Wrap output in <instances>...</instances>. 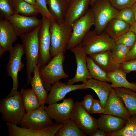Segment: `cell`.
I'll return each mask as SVG.
<instances>
[{"mask_svg": "<svg viewBox=\"0 0 136 136\" xmlns=\"http://www.w3.org/2000/svg\"><path fill=\"white\" fill-rule=\"evenodd\" d=\"M111 4L117 10L131 8L136 2V0H109Z\"/></svg>", "mask_w": 136, "mask_h": 136, "instance_id": "38", "label": "cell"}, {"mask_svg": "<svg viewBox=\"0 0 136 136\" xmlns=\"http://www.w3.org/2000/svg\"><path fill=\"white\" fill-rule=\"evenodd\" d=\"M39 32V56L38 65L40 67L46 65L52 57L50 52L51 36L50 27L51 21L42 17Z\"/></svg>", "mask_w": 136, "mask_h": 136, "instance_id": "10", "label": "cell"}, {"mask_svg": "<svg viewBox=\"0 0 136 136\" xmlns=\"http://www.w3.org/2000/svg\"><path fill=\"white\" fill-rule=\"evenodd\" d=\"M126 74L120 68L107 73V76L111 83L112 88L124 87L136 92V83L128 82L126 79Z\"/></svg>", "mask_w": 136, "mask_h": 136, "instance_id": "23", "label": "cell"}, {"mask_svg": "<svg viewBox=\"0 0 136 136\" xmlns=\"http://www.w3.org/2000/svg\"><path fill=\"white\" fill-rule=\"evenodd\" d=\"M64 54L63 52L58 53L53 57L46 65L40 67L39 75L47 92L49 91L51 85L69 77L63 69Z\"/></svg>", "mask_w": 136, "mask_h": 136, "instance_id": "2", "label": "cell"}, {"mask_svg": "<svg viewBox=\"0 0 136 136\" xmlns=\"http://www.w3.org/2000/svg\"><path fill=\"white\" fill-rule=\"evenodd\" d=\"M20 91L14 96L2 98L0 102L2 118L6 123L20 125L26 113Z\"/></svg>", "mask_w": 136, "mask_h": 136, "instance_id": "3", "label": "cell"}, {"mask_svg": "<svg viewBox=\"0 0 136 136\" xmlns=\"http://www.w3.org/2000/svg\"><path fill=\"white\" fill-rule=\"evenodd\" d=\"M129 30L133 32L136 36V21L130 26Z\"/></svg>", "mask_w": 136, "mask_h": 136, "instance_id": "44", "label": "cell"}, {"mask_svg": "<svg viewBox=\"0 0 136 136\" xmlns=\"http://www.w3.org/2000/svg\"><path fill=\"white\" fill-rule=\"evenodd\" d=\"M48 10L55 20L61 23L64 20L69 4L65 0H46Z\"/></svg>", "mask_w": 136, "mask_h": 136, "instance_id": "26", "label": "cell"}, {"mask_svg": "<svg viewBox=\"0 0 136 136\" xmlns=\"http://www.w3.org/2000/svg\"><path fill=\"white\" fill-rule=\"evenodd\" d=\"M105 108L102 106L100 100L94 99L90 113L91 114L102 113L104 114Z\"/></svg>", "mask_w": 136, "mask_h": 136, "instance_id": "41", "label": "cell"}, {"mask_svg": "<svg viewBox=\"0 0 136 136\" xmlns=\"http://www.w3.org/2000/svg\"><path fill=\"white\" fill-rule=\"evenodd\" d=\"M74 54L77 64L75 74L72 78L66 83L72 85L77 82H82L85 83L88 79L91 78L87 65V55L82 47L80 45L70 50Z\"/></svg>", "mask_w": 136, "mask_h": 136, "instance_id": "13", "label": "cell"}, {"mask_svg": "<svg viewBox=\"0 0 136 136\" xmlns=\"http://www.w3.org/2000/svg\"><path fill=\"white\" fill-rule=\"evenodd\" d=\"M86 88L93 90L99 97L102 107L105 108L106 101L112 88L107 82L92 78L88 79L84 83Z\"/></svg>", "mask_w": 136, "mask_h": 136, "instance_id": "22", "label": "cell"}, {"mask_svg": "<svg viewBox=\"0 0 136 136\" xmlns=\"http://www.w3.org/2000/svg\"><path fill=\"white\" fill-rule=\"evenodd\" d=\"M85 84L69 85L59 81L52 85L47 97L46 103L49 105L57 103L64 99L71 91L78 89H87Z\"/></svg>", "mask_w": 136, "mask_h": 136, "instance_id": "18", "label": "cell"}, {"mask_svg": "<svg viewBox=\"0 0 136 136\" xmlns=\"http://www.w3.org/2000/svg\"><path fill=\"white\" fill-rule=\"evenodd\" d=\"M18 36L11 23L8 21H0V56L12 47Z\"/></svg>", "mask_w": 136, "mask_h": 136, "instance_id": "19", "label": "cell"}, {"mask_svg": "<svg viewBox=\"0 0 136 136\" xmlns=\"http://www.w3.org/2000/svg\"><path fill=\"white\" fill-rule=\"evenodd\" d=\"M131 8L133 12L135 21H136V2Z\"/></svg>", "mask_w": 136, "mask_h": 136, "instance_id": "45", "label": "cell"}, {"mask_svg": "<svg viewBox=\"0 0 136 136\" xmlns=\"http://www.w3.org/2000/svg\"><path fill=\"white\" fill-rule=\"evenodd\" d=\"M15 13L28 16H36L40 13L37 7L24 0H9Z\"/></svg>", "mask_w": 136, "mask_h": 136, "instance_id": "28", "label": "cell"}, {"mask_svg": "<svg viewBox=\"0 0 136 136\" xmlns=\"http://www.w3.org/2000/svg\"><path fill=\"white\" fill-rule=\"evenodd\" d=\"M89 113L77 101L75 103L71 119L86 135L92 136L98 129L97 119Z\"/></svg>", "mask_w": 136, "mask_h": 136, "instance_id": "9", "label": "cell"}, {"mask_svg": "<svg viewBox=\"0 0 136 136\" xmlns=\"http://www.w3.org/2000/svg\"><path fill=\"white\" fill-rule=\"evenodd\" d=\"M40 66L35 67L33 75L30 82L31 89L37 96L40 105L46 103L48 94L43 85L39 74Z\"/></svg>", "mask_w": 136, "mask_h": 136, "instance_id": "24", "label": "cell"}, {"mask_svg": "<svg viewBox=\"0 0 136 136\" xmlns=\"http://www.w3.org/2000/svg\"><path fill=\"white\" fill-rule=\"evenodd\" d=\"M91 0H72L69 4L64 21L69 28L74 23L87 13L89 9Z\"/></svg>", "mask_w": 136, "mask_h": 136, "instance_id": "17", "label": "cell"}, {"mask_svg": "<svg viewBox=\"0 0 136 136\" xmlns=\"http://www.w3.org/2000/svg\"><path fill=\"white\" fill-rule=\"evenodd\" d=\"M120 68L127 74L136 71V58L125 61L120 64Z\"/></svg>", "mask_w": 136, "mask_h": 136, "instance_id": "39", "label": "cell"}, {"mask_svg": "<svg viewBox=\"0 0 136 136\" xmlns=\"http://www.w3.org/2000/svg\"><path fill=\"white\" fill-rule=\"evenodd\" d=\"M6 125L9 136H54L63 124L53 122L47 127L40 130L24 128L7 123Z\"/></svg>", "mask_w": 136, "mask_h": 136, "instance_id": "14", "label": "cell"}, {"mask_svg": "<svg viewBox=\"0 0 136 136\" xmlns=\"http://www.w3.org/2000/svg\"><path fill=\"white\" fill-rule=\"evenodd\" d=\"M104 114L121 118L126 121L132 116L123 100L112 88L106 101Z\"/></svg>", "mask_w": 136, "mask_h": 136, "instance_id": "16", "label": "cell"}, {"mask_svg": "<svg viewBox=\"0 0 136 136\" xmlns=\"http://www.w3.org/2000/svg\"><path fill=\"white\" fill-rule=\"evenodd\" d=\"M87 65L91 78L107 82H111L107 73L97 65L89 56L87 58Z\"/></svg>", "mask_w": 136, "mask_h": 136, "instance_id": "30", "label": "cell"}, {"mask_svg": "<svg viewBox=\"0 0 136 136\" xmlns=\"http://www.w3.org/2000/svg\"><path fill=\"white\" fill-rule=\"evenodd\" d=\"M96 0H91L90 3V5L91 6V5Z\"/></svg>", "mask_w": 136, "mask_h": 136, "instance_id": "48", "label": "cell"}, {"mask_svg": "<svg viewBox=\"0 0 136 136\" xmlns=\"http://www.w3.org/2000/svg\"><path fill=\"white\" fill-rule=\"evenodd\" d=\"M20 92L26 113L30 112L40 106L39 99L31 88H22Z\"/></svg>", "mask_w": 136, "mask_h": 136, "instance_id": "29", "label": "cell"}, {"mask_svg": "<svg viewBox=\"0 0 136 136\" xmlns=\"http://www.w3.org/2000/svg\"><path fill=\"white\" fill-rule=\"evenodd\" d=\"M40 25L32 31L20 37L26 59L27 81L24 87L30 83L32 74L35 67L38 64L39 49V32Z\"/></svg>", "mask_w": 136, "mask_h": 136, "instance_id": "1", "label": "cell"}, {"mask_svg": "<svg viewBox=\"0 0 136 136\" xmlns=\"http://www.w3.org/2000/svg\"><path fill=\"white\" fill-rule=\"evenodd\" d=\"M74 104L73 99L69 98L64 99L61 103H56L45 106V109L52 119L63 124L71 119Z\"/></svg>", "mask_w": 136, "mask_h": 136, "instance_id": "12", "label": "cell"}, {"mask_svg": "<svg viewBox=\"0 0 136 136\" xmlns=\"http://www.w3.org/2000/svg\"><path fill=\"white\" fill-rule=\"evenodd\" d=\"M0 12L1 18L7 20L15 14L9 0H0Z\"/></svg>", "mask_w": 136, "mask_h": 136, "instance_id": "36", "label": "cell"}, {"mask_svg": "<svg viewBox=\"0 0 136 136\" xmlns=\"http://www.w3.org/2000/svg\"><path fill=\"white\" fill-rule=\"evenodd\" d=\"M55 136H86V135L78 127L73 120L70 119L63 123V126Z\"/></svg>", "mask_w": 136, "mask_h": 136, "instance_id": "31", "label": "cell"}, {"mask_svg": "<svg viewBox=\"0 0 136 136\" xmlns=\"http://www.w3.org/2000/svg\"><path fill=\"white\" fill-rule=\"evenodd\" d=\"M136 58V41L131 48L125 61Z\"/></svg>", "mask_w": 136, "mask_h": 136, "instance_id": "42", "label": "cell"}, {"mask_svg": "<svg viewBox=\"0 0 136 136\" xmlns=\"http://www.w3.org/2000/svg\"><path fill=\"white\" fill-rule=\"evenodd\" d=\"M95 24L94 14L90 9L84 16L76 21L72 27V33L69 42L67 50L80 45L91 27Z\"/></svg>", "mask_w": 136, "mask_h": 136, "instance_id": "8", "label": "cell"}, {"mask_svg": "<svg viewBox=\"0 0 136 136\" xmlns=\"http://www.w3.org/2000/svg\"><path fill=\"white\" fill-rule=\"evenodd\" d=\"M130 26L129 25L124 21L115 18L109 22L104 31L115 41L129 30Z\"/></svg>", "mask_w": 136, "mask_h": 136, "instance_id": "25", "label": "cell"}, {"mask_svg": "<svg viewBox=\"0 0 136 136\" xmlns=\"http://www.w3.org/2000/svg\"><path fill=\"white\" fill-rule=\"evenodd\" d=\"M9 59L6 67L7 75L12 78L13 85L11 91L7 96L10 97L16 95L18 87V75L23 68L24 65L21 59L25 54L22 44H17L9 51Z\"/></svg>", "mask_w": 136, "mask_h": 136, "instance_id": "7", "label": "cell"}, {"mask_svg": "<svg viewBox=\"0 0 136 136\" xmlns=\"http://www.w3.org/2000/svg\"><path fill=\"white\" fill-rule=\"evenodd\" d=\"M8 20L12 25L18 36L28 33L40 25L42 20L36 16H24L15 13L10 17Z\"/></svg>", "mask_w": 136, "mask_h": 136, "instance_id": "15", "label": "cell"}, {"mask_svg": "<svg viewBox=\"0 0 136 136\" xmlns=\"http://www.w3.org/2000/svg\"><path fill=\"white\" fill-rule=\"evenodd\" d=\"M126 121L121 118L102 114L97 119V126L98 129L104 131L107 135L122 129Z\"/></svg>", "mask_w": 136, "mask_h": 136, "instance_id": "20", "label": "cell"}, {"mask_svg": "<svg viewBox=\"0 0 136 136\" xmlns=\"http://www.w3.org/2000/svg\"><path fill=\"white\" fill-rule=\"evenodd\" d=\"M131 48L121 44H116L111 50L113 58L120 64L125 61Z\"/></svg>", "mask_w": 136, "mask_h": 136, "instance_id": "33", "label": "cell"}, {"mask_svg": "<svg viewBox=\"0 0 136 136\" xmlns=\"http://www.w3.org/2000/svg\"><path fill=\"white\" fill-rule=\"evenodd\" d=\"M107 134L103 131L98 129L92 136H106Z\"/></svg>", "mask_w": 136, "mask_h": 136, "instance_id": "43", "label": "cell"}, {"mask_svg": "<svg viewBox=\"0 0 136 136\" xmlns=\"http://www.w3.org/2000/svg\"><path fill=\"white\" fill-rule=\"evenodd\" d=\"M28 3L34 5H36V0H24Z\"/></svg>", "mask_w": 136, "mask_h": 136, "instance_id": "46", "label": "cell"}, {"mask_svg": "<svg viewBox=\"0 0 136 136\" xmlns=\"http://www.w3.org/2000/svg\"><path fill=\"white\" fill-rule=\"evenodd\" d=\"M114 88L123 100L130 114L132 116L136 115V92L122 87Z\"/></svg>", "mask_w": 136, "mask_h": 136, "instance_id": "27", "label": "cell"}, {"mask_svg": "<svg viewBox=\"0 0 136 136\" xmlns=\"http://www.w3.org/2000/svg\"><path fill=\"white\" fill-rule=\"evenodd\" d=\"M89 56L107 73L112 72L120 68V64L117 63L113 58L111 50Z\"/></svg>", "mask_w": 136, "mask_h": 136, "instance_id": "21", "label": "cell"}, {"mask_svg": "<svg viewBox=\"0 0 136 136\" xmlns=\"http://www.w3.org/2000/svg\"><path fill=\"white\" fill-rule=\"evenodd\" d=\"M136 41V36L132 31L129 30L115 40L116 44H121L131 48Z\"/></svg>", "mask_w": 136, "mask_h": 136, "instance_id": "35", "label": "cell"}, {"mask_svg": "<svg viewBox=\"0 0 136 136\" xmlns=\"http://www.w3.org/2000/svg\"><path fill=\"white\" fill-rule=\"evenodd\" d=\"M107 136H136V115L132 116L126 121L122 129Z\"/></svg>", "mask_w": 136, "mask_h": 136, "instance_id": "32", "label": "cell"}, {"mask_svg": "<svg viewBox=\"0 0 136 136\" xmlns=\"http://www.w3.org/2000/svg\"><path fill=\"white\" fill-rule=\"evenodd\" d=\"M93 99L92 95L87 94L84 96L82 101L80 102L83 107L89 113L92 105Z\"/></svg>", "mask_w": 136, "mask_h": 136, "instance_id": "40", "label": "cell"}, {"mask_svg": "<svg viewBox=\"0 0 136 136\" xmlns=\"http://www.w3.org/2000/svg\"><path fill=\"white\" fill-rule=\"evenodd\" d=\"M37 7L42 17H45L51 21L55 20L51 14L47 6L46 0H36Z\"/></svg>", "mask_w": 136, "mask_h": 136, "instance_id": "37", "label": "cell"}, {"mask_svg": "<svg viewBox=\"0 0 136 136\" xmlns=\"http://www.w3.org/2000/svg\"><path fill=\"white\" fill-rule=\"evenodd\" d=\"M65 1L69 4L72 0H65Z\"/></svg>", "mask_w": 136, "mask_h": 136, "instance_id": "47", "label": "cell"}, {"mask_svg": "<svg viewBox=\"0 0 136 136\" xmlns=\"http://www.w3.org/2000/svg\"><path fill=\"white\" fill-rule=\"evenodd\" d=\"M72 29L69 27L64 20L61 23L55 20L51 21L50 31L51 43L50 52L52 57L58 53H65L71 37Z\"/></svg>", "mask_w": 136, "mask_h": 136, "instance_id": "4", "label": "cell"}, {"mask_svg": "<svg viewBox=\"0 0 136 136\" xmlns=\"http://www.w3.org/2000/svg\"><path fill=\"white\" fill-rule=\"evenodd\" d=\"M90 6L95 18L94 30L100 34L109 22L115 18L119 10L113 6L109 0H96Z\"/></svg>", "mask_w": 136, "mask_h": 136, "instance_id": "6", "label": "cell"}, {"mask_svg": "<svg viewBox=\"0 0 136 136\" xmlns=\"http://www.w3.org/2000/svg\"><path fill=\"white\" fill-rule=\"evenodd\" d=\"M115 18L124 21L130 26L135 21L131 8H125L119 10Z\"/></svg>", "mask_w": 136, "mask_h": 136, "instance_id": "34", "label": "cell"}, {"mask_svg": "<svg viewBox=\"0 0 136 136\" xmlns=\"http://www.w3.org/2000/svg\"><path fill=\"white\" fill-rule=\"evenodd\" d=\"M116 44L115 40L103 31L100 34L89 31L79 45L87 55L111 50Z\"/></svg>", "mask_w": 136, "mask_h": 136, "instance_id": "5", "label": "cell"}, {"mask_svg": "<svg viewBox=\"0 0 136 136\" xmlns=\"http://www.w3.org/2000/svg\"><path fill=\"white\" fill-rule=\"evenodd\" d=\"M43 105L23 116L20 122L21 127L36 130L45 129L52 124V119L48 114Z\"/></svg>", "mask_w": 136, "mask_h": 136, "instance_id": "11", "label": "cell"}]
</instances>
